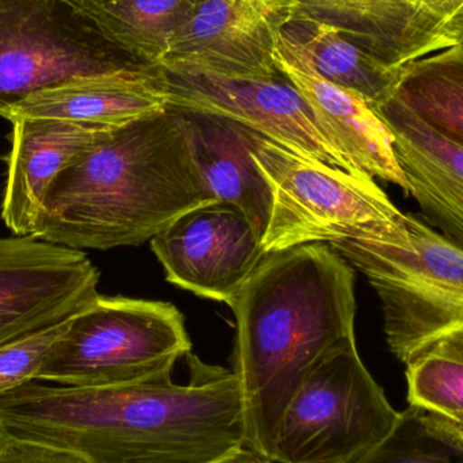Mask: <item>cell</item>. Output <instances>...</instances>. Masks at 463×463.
<instances>
[{"mask_svg":"<svg viewBox=\"0 0 463 463\" xmlns=\"http://www.w3.org/2000/svg\"><path fill=\"white\" fill-rule=\"evenodd\" d=\"M190 381L78 388L32 381L0 396V431L91 463H213L245 448L232 370L189 354Z\"/></svg>","mask_w":463,"mask_h":463,"instance_id":"cell-1","label":"cell"},{"mask_svg":"<svg viewBox=\"0 0 463 463\" xmlns=\"http://www.w3.org/2000/svg\"><path fill=\"white\" fill-rule=\"evenodd\" d=\"M230 307L245 448L271 461L291 397L329 351L355 339L354 269L328 244L267 253Z\"/></svg>","mask_w":463,"mask_h":463,"instance_id":"cell-2","label":"cell"},{"mask_svg":"<svg viewBox=\"0 0 463 463\" xmlns=\"http://www.w3.org/2000/svg\"><path fill=\"white\" fill-rule=\"evenodd\" d=\"M212 203L184 114L168 106L72 157L49 186L32 236L78 250L130 247Z\"/></svg>","mask_w":463,"mask_h":463,"instance_id":"cell-3","label":"cell"},{"mask_svg":"<svg viewBox=\"0 0 463 463\" xmlns=\"http://www.w3.org/2000/svg\"><path fill=\"white\" fill-rule=\"evenodd\" d=\"M405 231L399 239L347 240L331 248L377 291L386 342L407 364L463 329V250L419 214H405Z\"/></svg>","mask_w":463,"mask_h":463,"instance_id":"cell-4","label":"cell"},{"mask_svg":"<svg viewBox=\"0 0 463 463\" xmlns=\"http://www.w3.org/2000/svg\"><path fill=\"white\" fill-rule=\"evenodd\" d=\"M272 195L264 252L347 240H392L407 233L405 214L373 178L310 162L242 127Z\"/></svg>","mask_w":463,"mask_h":463,"instance_id":"cell-5","label":"cell"},{"mask_svg":"<svg viewBox=\"0 0 463 463\" xmlns=\"http://www.w3.org/2000/svg\"><path fill=\"white\" fill-rule=\"evenodd\" d=\"M190 353L175 305L98 294L71 318L35 381L78 388L146 383L171 375Z\"/></svg>","mask_w":463,"mask_h":463,"instance_id":"cell-6","label":"cell"},{"mask_svg":"<svg viewBox=\"0 0 463 463\" xmlns=\"http://www.w3.org/2000/svg\"><path fill=\"white\" fill-rule=\"evenodd\" d=\"M400 412L359 356L355 339L329 351L283 411L271 461L348 463L389 434Z\"/></svg>","mask_w":463,"mask_h":463,"instance_id":"cell-7","label":"cell"},{"mask_svg":"<svg viewBox=\"0 0 463 463\" xmlns=\"http://www.w3.org/2000/svg\"><path fill=\"white\" fill-rule=\"evenodd\" d=\"M103 34L78 0H0V117L78 79L146 70Z\"/></svg>","mask_w":463,"mask_h":463,"instance_id":"cell-8","label":"cell"},{"mask_svg":"<svg viewBox=\"0 0 463 463\" xmlns=\"http://www.w3.org/2000/svg\"><path fill=\"white\" fill-rule=\"evenodd\" d=\"M157 71L170 108L231 119L310 162L366 176L326 137L309 106L282 75L228 78L173 65H159Z\"/></svg>","mask_w":463,"mask_h":463,"instance_id":"cell-9","label":"cell"},{"mask_svg":"<svg viewBox=\"0 0 463 463\" xmlns=\"http://www.w3.org/2000/svg\"><path fill=\"white\" fill-rule=\"evenodd\" d=\"M98 283L83 250L0 237V345L71 320L97 298Z\"/></svg>","mask_w":463,"mask_h":463,"instance_id":"cell-10","label":"cell"},{"mask_svg":"<svg viewBox=\"0 0 463 463\" xmlns=\"http://www.w3.org/2000/svg\"><path fill=\"white\" fill-rule=\"evenodd\" d=\"M296 10L294 0H197L159 65L277 78L275 46Z\"/></svg>","mask_w":463,"mask_h":463,"instance_id":"cell-11","label":"cell"},{"mask_svg":"<svg viewBox=\"0 0 463 463\" xmlns=\"http://www.w3.org/2000/svg\"><path fill=\"white\" fill-rule=\"evenodd\" d=\"M168 282L230 307L267 255L244 214L212 203L179 217L151 240Z\"/></svg>","mask_w":463,"mask_h":463,"instance_id":"cell-12","label":"cell"},{"mask_svg":"<svg viewBox=\"0 0 463 463\" xmlns=\"http://www.w3.org/2000/svg\"><path fill=\"white\" fill-rule=\"evenodd\" d=\"M274 61L340 154L359 173L396 184L410 197V184L394 154L393 135L374 105L324 79L304 49L285 32L278 37Z\"/></svg>","mask_w":463,"mask_h":463,"instance_id":"cell-13","label":"cell"},{"mask_svg":"<svg viewBox=\"0 0 463 463\" xmlns=\"http://www.w3.org/2000/svg\"><path fill=\"white\" fill-rule=\"evenodd\" d=\"M420 217L463 250V146L427 127L393 94L374 105Z\"/></svg>","mask_w":463,"mask_h":463,"instance_id":"cell-14","label":"cell"},{"mask_svg":"<svg viewBox=\"0 0 463 463\" xmlns=\"http://www.w3.org/2000/svg\"><path fill=\"white\" fill-rule=\"evenodd\" d=\"M11 124L2 220L14 236H32L46 192L60 171L116 128L49 118Z\"/></svg>","mask_w":463,"mask_h":463,"instance_id":"cell-15","label":"cell"},{"mask_svg":"<svg viewBox=\"0 0 463 463\" xmlns=\"http://www.w3.org/2000/svg\"><path fill=\"white\" fill-rule=\"evenodd\" d=\"M294 2V16L334 27L393 68L454 45L437 16L408 0Z\"/></svg>","mask_w":463,"mask_h":463,"instance_id":"cell-16","label":"cell"},{"mask_svg":"<svg viewBox=\"0 0 463 463\" xmlns=\"http://www.w3.org/2000/svg\"><path fill=\"white\" fill-rule=\"evenodd\" d=\"M168 108L157 67L78 79L37 92L11 109L5 118L61 119L119 128Z\"/></svg>","mask_w":463,"mask_h":463,"instance_id":"cell-17","label":"cell"},{"mask_svg":"<svg viewBox=\"0 0 463 463\" xmlns=\"http://www.w3.org/2000/svg\"><path fill=\"white\" fill-rule=\"evenodd\" d=\"M178 110L184 114L193 156L209 194L217 203L241 212L261 241L271 217L272 195L250 154L242 125L212 114Z\"/></svg>","mask_w":463,"mask_h":463,"instance_id":"cell-18","label":"cell"},{"mask_svg":"<svg viewBox=\"0 0 463 463\" xmlns=\"http://www.w3.org/2000/svg\"><path fill=\"white\" fill-rule=\"evenodd\" d=\"M283 32L299 43L326 80L362 95L373 105L391 97L402 68H393L328 24L294 16Z\"/></svg>","mask_w":463,"mask_h":463,"instance_id":"cell-19","label":"cell"},{"mask_svg":"<svg viewBox=\"0 0 463 463\" xmlns=\"http://www.w3.org/2000/svg\"><path fill=\"white\" fill-rule=\"evenodd\" d=\"M103 34L148 67L165 60L171 40L197 0H78Z\"/></svg>","mask_w":463,"mask_h":463,"instance_id":"cell-20","label":"cell"},{"mask_svg":"<svg viewBox=\"0 0 463 463\" xmlns=\"http://www.w3.org/2000/svg\"><path fill=\"white\" fill-rule=\"evenodd\" d=\"M393 95L427 127L463 146L461 43L402 67Z\"/></svg>","mask_w":463,"mask_h":463,"instance_id":"cell-21","label":"cell"},{"mask_svg":"<svg viewBox=\"0 0 463 463\" xmlns=\"http://www.w3.org/2000/svg\"><path fill=\"white\" fill-rule=\"evenodd\" d=\"M405 377L410 405L446 415L463 413V329L411 359Z\"/></svg>","mask_w":463,"mask_h":463,"instance_id":"cell-22","label":"cell"},{"mask_svg":"<svg viewBox=\"0 0 463 463\" xmlns=\"http://www.w3.org/2000/svg\"><path fill=\"white\" fill-rule=\"evenodd\" d=\"M348 463H463V450L426 423L421 408L411 405L385 438Z\"/></svg>","mask_w":463,"mask_h":463,"instance_id":"cell-23","label":"cell"},{"mask_svg":"<svg viewBox=\"0 0 463 463\" xmlns=\"http://www.w3.org/2000/svg\"><path fill=\"white\" fill-rule=\"evenodd\" d=\"M70 320L0 345V396L35 381Z\"/></svg>","mask_w":463,"mask_h":463,"instance_id":"cell-24","label":"cell"},{"mask_svg":"<svg viewBox=\"0 0 463 463\" xmlns=\"http://www.w3.org/2000/svg\"><path fill=\"white\" fill-rule=\"evenodd\" d=\"M0 463H91L78 454L0 431Z\"/></svg>","mask_w":463,"mask_h":463,"instance_id":"cell-25","label":"cell"},{"mask_svg":"<svg viewBox=\"0 0 463 463\" xmlns=\"http://www.w3.org/2000/svg\"><path fill=\"white\" fill-rule=\"evenodd\" d=\"M439 19L449 40L458 45L463 41V0H416Z\"/></svg>","mask_w":463,"mask_h":463,"instance_id":"cell-26","label":"cell"},{"mask_svg":"<svg viewBox=\"0 0 463 463\" xmlns=\"http://www.w3.org/2000/svg\"><path fill=\"white\" fill-rule=\"evenodd\" d=\"M424 420L435 431L448 438L454 445L463 450V413L458 415H446L435 411L423 410Z\"/></svg>","mask_w":463,"mask_h":463,"instance_id":"cell-27","label":"cell"},{"mask_svg":"<svg viewBox=\"0 0 463 463\" xmlns=\"http://www.w3.org/2000/svg\"><path fill=\"white\" fill-rule=\"evenodd\" d=\"M213 463H272L266 457L260 456L256 451L250 450L248 448L240 449V450L234 451L231 456L225 457V458L220 459V461Z\"/></svg>","mask_w":463,"mask_h":463,"instance_id":"cell-28","label":"cell"},{"mask_svg":"<svg viewBox=\"0 0 463 463\" xmlns=\"http://www.w3.org/2000/svg\"><path fill=\"white\" fill-rule=\"evenodd\" d=\"M408 2H412L415 3V5H418V3H416V0H408Z\"/></svg>","mask_w":463,"mask_h":463,"instance_id":"cell-29","label":"cell"},{"mask_svg":"<svg viewBox=\"0 0 463 463\" xmlns=\"http://www.w3.org/2000/svg\"><path fill=\"white\" fill-rule=\"evenodd\" d=\"M461 45L463 46V41H462V43H461Z\"/></svg>","mask_w":463,"mask_h":463,"instance_id":"cell-30","label":"cell"}]
</instances>
